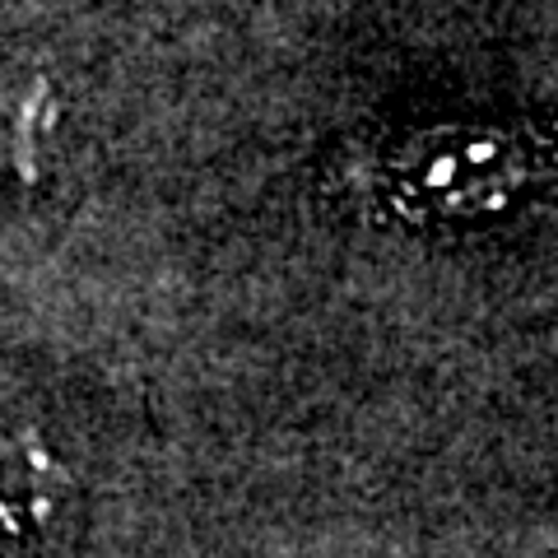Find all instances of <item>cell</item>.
<instances>
[{
	"mask_svg": "<svg viewBox=\"0 0 558 558\" xmlns=\"http://www.w3.org/2000/svg\"><path fill=\"white\" fill-rule=\"evenodd\" d=\"M539 178L531 140L498 126H433L373 163V186L410 223H465L512 209Z\"/></svg>",
	"mask_w": 558,
	"mask_h": 558,
	"instance_id": "1",
	"label": "cell"
},
{
	"mask_svg": "<svg viewBox=\"0 0 558 558\" xmlns=\"http://www.w3.org/2000/svg\"><path fill=\"white\" fill-rule=\"evenodd\" d=\"M65 465L33 433L0 438V558H43L65 512Z\"/></svg>",
	"mask_w": 558,
	"mask_h": 558,
	"instance_id": "2",
	"label": "cell"
},
{
	"mask_svg": "<svg viewBox=\"0 0 558 558\" xmlns=\"http://www.w3.org/2000/svg\"><path fill=\"white\" fill-rule=\"evenodd\" d=\"M61 126V102L57 89L47 80H24L14 84V94L0 102V140H5V154H10V168L14 178L24 182H38L43 168H47V145Z\"/></svg>",
	"mask_w": 558,
	"mask_h": 558,
	"instance_id": "3",
	"label": "cell"
}]
</instances>
